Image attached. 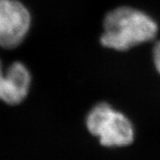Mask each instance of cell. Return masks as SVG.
Here are the masks:
<instances>
[{"instance_id": "1", "label": "cell", "mask_w": 160, "mask_h": 160, "mask_svg": "<svg viewBox=\"0 0 160 160\" xmlns=\"http://www.w3.org/2000/svg\"><path fill=\"white\" fill-rule=\"evenodd\" d=\"M160 36V21L148 8L128 2L117 3L102 13L97 43L109 53L126 54L149 46Z\"/></svg>"}, {"instance_id": "2", "label": "cell", "mask_w": 160, "mask_h": 160, "mask_svg": "<svg viewBox=\"0 0 160 160\" xmlns=\"http://www.w3.org/2000/svg\"><path fill=\"white\" fill-rule=\"evenodd\" d=\"M86 132L105 149H125L137 138V128L128 113L108 99L92 103L85 116Z\"/></svg>"}, {"instance_id": "3", "label": "cell", "mask_w": 160, "mask_h": 160, "mask_svg": "<svg viewBox=\"0 0 160 160\" xmlns=\"http://www.w3.org/2000/svg\"><path fill=\"white\" fill-rule=\"evenodd\" d=\"M31 16L27 7L18 0H0V46L17 47L29 32Z\"/></svg>"}, {"instance_id": "4", "label": "cell", "mask_w": 160, "mask_h": 160, "mask_svg": "<svg viewBox=\"0 0 160 160\" xmlns=\"http://www.w3.org/2000/svg\"><path fill=\"white\" fill-rule=\"evenodd\" d=\"M31 76L28 68L20 62L9 66L6 74L0 62V100L9 105L22 103L28 96Z\"/></svg>"}, {"instance_id": "5", "label": "cell", "mask_w": 160, "mask_h": 160, "mask_svg": "<svg viewBox=\"0 0 160 160\" xmlns=\"http://www.w3.org/2000/svg\"><path fill=\"white\" fill-rule=\"evenodd\" d=\"M149 47V64L155 75L160 78V36Z\"/></svg>"}]
</instances>
